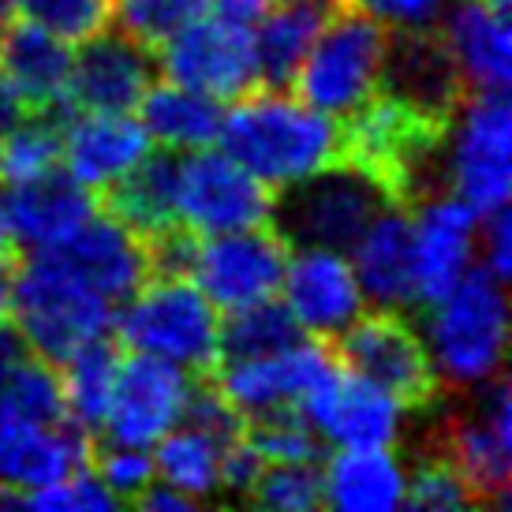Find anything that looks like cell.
<instances>
[{"instance_id":"26","label":"cell","mask_w":512,"mask_h":512,"mask_svg":"<svg viewBox=\"0 0 512 512\" xmlns=\"http://www.w3.org/2000/svg\"><path fill=\"white\" fill-rule=\"evenodd\" d=\"M0 75L12 83L27 109L64 113L72 83V45L34 23H19L0 38Z\"/></svg>"},{"instance_id":"32","label":"cell","mask_w":512,"mask_h":512,"mask_svg":"<svg viewBox=\"0 0 512 512\" xmlns=\"http://www.w3.org/2000/svg\"><path fill=\"white\" fill-rule=\"evenodd\" d=\"M116 363L120 356L113 344L90 341L79 352L60 363V385H64V412L68 423L83 434H101L105 412H109V397H113L116 382Z\"/></svg>"},{"instance_id":"35","label":"cell","mask_w":512,"mask_h":512,"mask_svg":"<svg viewBox=\"0 0 512 512\" xmlns=\"http://www.w3.org/2000/svg\"><path fill=\"white\" fill-rule=\"evenodd\" d=\"M60 165V128L53 116H23L4 139H0V180L23 184L45 176Z\"/></svg>"},{"instance_id":"42","label":"cell","mask_w":512,"mask_h":512,"mask_svg":"<svg viewBox=\"0 0 512 512\" xmlns=\"http://www.w3.org/2000/svg\"><path fill=\"white\" fill-rule=\"evenodd\" d=\"M94 471L116 501H139L146 486H154L157 479L150 449H128V445H109Z\"/></svg>"},{"instance_id":"31","label":"cell","mask_w":512,"mask_h":512,"mask_svg":"<svg viewBox=\"0 0 512 512\" xmlns=\"http://www.w3.org/2000/svg\"><path fill=\"white\" fill-rule=\"evenodd\" d=\"M225 445V438H217V434L195 427V423H184V427L176 423L150 453L157 483L180 490L195 505L214 498V494H221V453H225Z\"/></svg>"},{"instance_id":"39","label":"cell","mask_w":512,"mask_h":512,"mask_svg":"<svg viewBox=\"0 0 512 512\" xmlns=\"http://www.w3.org/2000/svg\"><path fill=\"white\" fill-rule=\"evenodd\" d=\"M243 438L255 445L262 464H318V434L299 412L251 419Z\"/></svg>"},{"instance_id":"13","label":"cell","mask_w":512,"mask_h":512,"mask_svg":"<svg viewBox=\"0 0 512 512\" xmlns=\"http://www.w3.org/2000/svg\"><path fill=\"white\" fill-rule=\"evenodd\" d=\"M191 393H195V382L184 367L131 352L128 359L116 363L113 397H109L101 434L109 438V445L154 449L184 419Z\"/></svg>"},{"instance_id":"22","label":"cell","mask_w":512,"mask_h":512,"mask_svg":"<svg viewBox=\"0 0 512 512\" xmlns=\"http://www.w3.org/2000/svg\"><path fill=\"white\" fill-rule=\"evenodd\" d=\"M86 464V434L72 423H42L0 404V486L30 494Z\"/></svg>"},{"instance_id":"18","label":"cell","mask_w":512,"mask_h":512,"mask_svg":"<svg viewBox=\"0 0 512 512\" xmlns=\"http://www.w3.org/2000/svg\"><path fill=\"white\" fill-rule=\"evenodd\" d=\"M415 285L419 303H434L475 266L479 214L453 191H434L415 202Z\"/></svg>"},{"instance_id":"17","label":"cell","mask_w":512,"mask_h":512,"mask_svg":"<svg viewBox=\"0 0 512 512\" xmlns=\"http://www.w3.org/2000/svg\"><path fill=\"white\" fill-rule=\"evenodd\" d=\"M72 53L68 109L86 113H131L154 83V53L131 34H105L79 42Z\"/></svg>"},{"instance_id":"2","label":"cell","mask_w":512,"mask_h":512,"mask_svg":"<svg viewBox=\"0 0 512 512\" xmlns=\"http://www.w3.org/2000/svg\"><path fill=\"white\" fill-rule=\"evenodd\" d=\"M12 318L19 326V341L34 356L60 367L83 344L101 341L109 333L116 307L86 285L53 247L30 251L27 262L12 273Z\"/></svg>"},{"instance_id":"6","label":"cell","mask_w":512,"mask_h":512,"mask_svg":"<svg viewBox=\"0 0 512 512\" xmlns=\"http://www.w3.org/2000/svg\"><path fill=\"white\" fill-rule=\"evenodd\" d=\"M385 45L389 34L378 19L352 4H337V15H326L311 53L303 57L292 79L296 94L333 120L352 116L378 94Z\"/></svg>"},{"instance_id":"25","label":"cell","mask_w":512,"mask_h":512,"mask_svg":"<svg viewBox=\"0 0 512 512\" xmlns=\"http://www.w3.org/2000/svg\"><path fill=\"white\" fill-rule=\"evenodd\" d=\"M8 206V232L12 243L27 251H49L68 243L94 214V191L72 180L68 172H45L23 184H12L4 195Z\"/></svg>"},{"instance_id":"1","label":"cell","mask_w":512,"mask_h":512,"mask_svg":"<svg viewBox=\"0 0 512 512\" xmlns=\"http://www.w3.org/2000/svg\"><path fill=\"white\" fill-rule=\"evenodd\" d=\"M217 143L255 180L281 191L341 161V120L285 94V86H255L221 116Z\"/></svg>"},{"instance_id":"41","label":"cell","mask_w":512,"mask_h":512,"mask_svg":"<svg viewBox=\"0 0 512 512\" xmlns=\"http://www.w3.org/2000/svg\"><path fill=\"white\" fill-rule=\"evenodd\" d=\"M116 505L120 501L109 494V486L101 483L98 471L90 468V464L23 494V509H38V512H105V509H116Z\"/></svg>"},{"instance_id":"34","label":"cell","mask_w":512,"mask_h":512,"mask_svg":"<svg viewBox=\"0 0 512 512\" xmlns=\"http://www.w3.org/2000/svg\"><path fill=\"white\" fill-rule=\"evenodd\" d=\"M299 341L296 318L288 314L285 303L277 299H262L251 307L232 311L225 326H221V359H251L281 352L288 344Z\"/></svg>"},{"instance_id":"30","label":"cell","mask_w":512,"mask_h":512,"mask_svg":"<svg viewBox=\"0 0 512 512\" xmlns=\"http://www.w3.org/2000/svg\"><path fill=\"white\" fill-rule=\"evenodd\" d=\"M105 214L124 221L143 240L180 225L176 221V157L172 150L146 154L124 180L105 187Z\"/></svg>"},{"instance_id":"43","label":"cell","mask_w":512,"mask_h":512,"mask_svg":"<svg viewBox=\"0 0 512 512\" xmlns=\"http://www.w3.org/2000/svg\"><path fill=\"white\" fill-rule=\"evenodd\" d=\"M341 4H352L359 12H367L370 19H378L382 27L423 30L438 23L449 0H341Z\"/></svg>"},{"instance_id":"21","label":"cell","mask_w":512,"mask_h":512,"mask_svg":"<svg viewBox=\"0 0 512 512\" xmlns=\"http://www.w3.org/2000/svg\"><path fill=\"white\" fill-rule=\"evenodd\" d=\"M348 251H352L348 262L356 270L367 303H374L378 311H408L419 303L412 214L400 202H389L382 214L359 232Z\"/></svg>"},{"instance_id":"11","label":"cell","mask_w":512,"mask_h":512,"mask_svg":"<svg viewBox=\"0 0 512 512\" xmlns=\"http://www.w3.org/2000/svg\"><path fill=\"white\" fill-rule=\"evenodd\" d=\"M217 363H221V370H217L214 389L247 423L266 419V415L299 412V404L341 367L318 337L288 344L270 356L217 359Z\"/></svg>"},{"instance_id":"48","label":"cell","mask_w":512,"mask_h":512,"mask_svg":"<svg viewBox=\"0 0 512 512\" xmlns=\"http://www.w3.org/2000/svg\"><path fill=\"white\" fill-rule=\"evenodd\" d=\"M12 314V258H0V322Z\"/></svg>"},{"instance_id":"40","label":"cell","mask_w":512,"mask_h":512,"mask_svg":"<svg viewBox=\"0 0 512 512\" xmlns=\"http://www.w3.org/2000/svg\"><path fill=\"white\" fill-rule=\"evenodd\" d=\"M27 23L57 34L60 42H86L109 23V0H15Z\"/></svg>"},{"instance_id":"14","label":"cell","mask_w":512,"mask_h":512,"mask_svg":"<svg viewBox=\"0 0 512 512\" xmlns=\"http://www.w3.org/2000/svg\"><path fill=\"white\" fill-rule=\"evenodd\" d=\"M288 266V243L277 236V228H240L221 232L195 247L191 281L202 288V296L217 311H240L251 303H262L281 292Z\"/></svg>"},{"instance_id":"4","label":"cell","mask_w":512,"mask_h":512,"mask_svg":"<svg viewBox=\"0 0 512 512\" xmlns=\"http://www.w3.org/2000/svg\"><path fill=\"white\" fill-rule=\"evenodd\" d=\"M128 352L165 359L187 374H206L221 359V318L191 277H146L113 318Z\"/></svg>"},{"instance_id":"37","label":"cell","mask_w":512,"mask_h":512,"mask_svg":"<svg viewBox=\"0 0 512 512\" xmlns=\"http://www.w3.org/2000/svg\"><path fill=\"white\" fill-rule=\"evenodd\" d=\"M404 505L423 509V512H460V509H475L479 501H475L468 483L460 479V471H456L445 456L430 453V449H419V453H415V468L408 471Z\"/></svg>"},{"instance_id":"45","label":"cell","mask_w":512,"mask_h":512,"mask_svg":"<svg viewBox=\"0 0 512 512\" xmlns=\"http://www.w3.org/2000/svg\"><path fill=\"white\" fill-rule=\"evenodd\" d=\"M139 505L150 509V512H191L195 509V501L184 498V494H180V490H172V486L157 483V479H154V486H146L143 490Z\"/></svg>"},{"instance_id":"12","label":"cell","mask_w":512,"mask_h":512,"mask_svg":"<svg viewBox=\"0 0 512 512\" xmlns=\"http://www.w3.org/2000/svg\"><path fill=\"white\" fill-rule=\"evenodd\" d=\"M341 359L352 374L389 389L408 408L423 412L438 400V374L427 356L423 333H415L400 311L359 314L341 333Z\"/></svg>"},{"instance_id":"49","label":"cell","mask_w":512,"mask_h":512,"mask_svg":"<svg viewBox=\"0 0 512 512\" xmlns=\"http://www.w3.org/2000/svg\"><path fill=\"white\" fill-rule=\"evenodd\" d=\"M0 258H12V232H8V206H4V191H0Z\"/></svg>"},{"instance_id":"44","label":"cell","mask_w":512,"mask_h":512,"mask_svg":"<svg viewBox=\"0 0 512 512\" xmlns=\"http://www.w3.org/2000/svg\"><path fill=\"white\" fill-rule=\"evenodd\" d=\"M479 236H483V270L494 273L498 281H509L512 273V225L509 206L494 214L479 217Z\"/></svg>"},{"instance_id":"38","label":"cell","mask_w":512,"mask_h":512,"mask_svg":"<svg viewBox=\"0 0 512 512\" xmlns=\"http://www.w3.org/2000/svg\"><path fill=\"white\" fill-rule=\"evenodd\" d=\"M251 501L273 512H311L322 505L318 464H262Z\"/></svg>"},{"instance_id":"10","label":"cell","mask_w":512,"mask_h":512,"mask_svg":"<svg viewBox=\"0 0 512 512\" xmlns=\"http://www.w3.org/2000/svg\"><path fill=\"white\" fill-rule=\"evenodd\" d=\"M161 72L217 101H236L258 86L255 34L236 15L206 12L161 42Z\"/></svg>"},{"instance_id":"36","label":"cell","mask_w":512,"mask_h":512,"mask_svg":"<svg viewBox=\"0 0 512 512\" xmlns=\"http://www.w3.org/2000/svg\"><path fill=\"white\" fill-rule=\"evenodd\" d=\"M217 0H109V19L143 45H161L191 19L214 12Z\"/></svg>"},{"instance_id":"52","label":"cell","mask_w":512,"mask_h":512,"mask_svg":"<svg viewBox=\"0 0 512 512\" xmlns=\"http://www.w3.org/2000/svg\"><path fill=\"white\" fill-rule=\"evenodd\" d=\"M322 4H341V0H322Z\"/></svg>"},{"instance_id":"50","label":"cell","mask_w":512,"mask_h":512,"mask_svg":"<svg viewBox=\"0 0 512 512\" xmlns=\"http://www.w3.org/2000/svg\"><path fill=\"white\" fill-rule=\"evenodd\" d=\"M19 333H12V329L4 326V322H0V356H8V352H12V348H19Z\"/></svg>"},{"instance_id":"28","label":"cell","mask_w":512,"mask_h":512,"mask_svg":"<svg viewBox=\"0 0 512 512\" xmlns=\"http://www.w3.org/2000/svg\"><path fill=\"white\" fill-rule=\"evenodd\" d=\"M135 109H139V124L146 128L150 143L165 146L172 154L214 146L221 135V116H225L217 98L172 83V79L161 86L150 83Z\"/></svg>"},{"instance_id":"29","label":"cell","mask_w":512,"mask_h":512,"mask_svg":"<svg viewBox=\"0 0 512 512\" xmlns=\"http://www.w3.org/2000/svg\"><path fill=\"white\" fill-rule=\"evenodd\" d=\"M329 8L322 0H285L277 8H266L258 15L255 34V60H258V83L288 86L296 79L303 57L311 53L318 30L326 23Z\"/></svg>"},{"instance_id":"46","label":"cell","mask_w":512,"mask_h":512,"mask_svg":"<svg viewBox=\"0 0 512 512\" xmlns=\"http://www.w3.org/2000/svg\"><path fill=\"white\" fill-rule=\"evenodd\" d=\"M23 113H27L23 98H19V94L12 90V83L0 75V139H4V135L23 120Z\"/></svg>"},{"instance_id":"7","label":"cell","mask_w":512,"mask_h":512,"mask_svg":"<svg viewBox=\"0 0 512 512\" xmlns=\"http://www.w3.org/2000/svg\"><path fill=\"white\" fill-rule=\"evenodd\" d=\"M389 202H393L389 191L370 172L341 157L326 169L281 187V199L273 202L270 221L277 225V236L285 243L348 251L359 232L382 214Z\"/></svg>"},{"instance_id":"23","label":"cell","mask_w":512,"mask_h":512,"mask_svg":"<svg viewBox=\"0 0 512 512\" xmlns=\"http://www.w3.org/2000/svg\"><path fill=\"white\" fill-rule=\"evenodd\" d=\"M150 154V135L131 113H86L60 128V161L72 180L105 191Z\"/></svg>"},{"instance_id":"15","label":"cell","mask_w":512,"mask_h":512,"mask_svg":"<svg viewBox=\"0 0 512 512\" xmlns=\"http://www.w3.org/2000/svg\"><path fill=\"white\" fill-rule=\"evenodd\" d=\"M408 412L412 408L389 389L359 374H344V367L299 404V415L314 434L337 449H389L404 434Z\"/></svg>"},{"instance_id":"51","label":"cell","mask_w":512,"mask_h":512,"mask_svg":"<svg viewBox=\"0 0 512 512\" xmlns=\"http://www.w3.org/2000/svg\"><path fill=\"white\" fill-rule=\"evenodd\" d=\"M12 12H15V0H0V38H4V30L12 23Z\"/></svg>"},{"instance_id":"20","label":"cell","mask_w":512,"mask_h":512,"mask_svg":"<svg viewBox=\"0 0 512 512\" xmlns=\"http://www.w3.org/2000/svg\"><path fill=\"white\" fill-rule=\"evenodd\" d=\"M441 42L453 57L468 94L509 90L512 23L509 0H453L441 12Z\"/></svg>"},{"instance_id":"16","label":"cell","mask_w":512,"mask_h":512,"mask_svg":"<svg viewBox=\"0 0 512 512\" xmlns=\"http://www.w3.org/2000/svg\"><path fill=\"white\" fill-rule=\"evenodd\" d=\"M281 292L299 333H311L318 341L341 337L367 311L352 262L333 247H299V255H288Z\"/></svg>"},{"instance_id":"47","label":"cell","mask_w":512,"mask_h":512,"mask_svg":"<svg viewBox=\"0 0 512 512\" xmlns=\"http://www.w3.org/2000/svg\"><path fill=\"white\" fill-rule=\"evenodd\" d=\"M270 4L273 0H217V12L236 15V19H243V23H255Z\"/></svg>"},{"instance_id":"5","label":"cell","mask_w":512,"mask_h":512,"mask_svg":"<svg viewBox=\"0 0 512 512\" xmlns=\"http://www.w3.org/2000/svg\"><path fill=\"white\" fill-rule=\"evenodd\" d=\"M464 397L449 400L430 419L427 445L430 453H441L460 479L468 483L479 505H509V475H512V404L509 382L490 378L483 385L460 389Z\"/></svg>"},{"instance_id":"8","label":"cell","mask_w":512,"mask_h":512,"mask_svg":"<svg viewBox=\"0 0 512 512\" xmlns=\"http://www.w3.org/2000/svg\"><path fill=\"white\" fill-rule=\"evenodd\" d=\"M441 180L479 217L509 206L512 113L509 90L464 94L441 143Z\"/></svg>"},{"instance_id":"19","label":"cell","mask_w":512,"mask_h":512,"mask_svg":"<svg viewBox=\"0 0 512 512\" xmlns=\"http://www.w3.org/2000/svg\"><path fill=\"white\" fill-rule=\"evenodd\" d=\"M378 90L438 124H449V116L468 94L441 34L430 27L397 30V38H389Z\"/></svg>"},{"instance_id":"9","label":"cell","mask_w":512,"mask_h":512,"mask_svg":"<svg viewBox=\"0 0 512 512\" xmlns=\"http://www.w3.org/2000/svg\"><path fill=\"white\" fill-rule=\"evenodd\" d=\"M273 191L225 150L202 146L176 157V221L202 236L240 232L270 221Z\"/></svg>"},{"instance_id":"27","label":"cell","mask_w":512,"mask_h":512,"mask_svg":"<svg viewBox=\"0 0 512 512\" xmlns=\"http://www.w3.org/2000/svg\"><path fill=\"white\" fill-rule=\"evenodd\" d=\"M408 494V468L389 449H341L322 471V505L341 512H393Z\"/></svg>"},{"instance_id":"33","label":"cell","mask_w":512,"mask_h":512,"mask_svg":"<svg viewBox=\"0 0 512 512\" xmlns=\"http://www.w3.org/2000/svg\"><path fill=\"white\" fill-rule=\"evenodd\" d=\"M0 404L42 423H68L57 363L23 352V344L0 356Z\"/></svg>"},{"instance_id":"3","label":"cell","mask_w":512,"mask_h":512,"mask_svg":"<svg viewBox=\"0 0 512 512\" xmlns=\"http://www.w3.org/2000/svg\"><path fill=\"white\" fill-rule=\"evenodd\" d=\"M427 326L423 344L434 363L438 382L456 389L483 385L501 374L505 348H509V303H505V281L483 266H471L460 285L445 296L427 303Z\"/></svg>"},{"instance_id":"24","label":"cell","mask_w":512,"mask_h":512,"mask_svg":"<svg viewBox=\"0 0 512 512\" xmlns=\"http://www.w3.org/2000/svg\"><path fill=\"white\" fill-rule=\"evenodd\" d=\"M53 251V247H49ZM68 258L86 285L101 292L113 307H120L128 296H135L150 277V251L139 232H131L124 221L113 214H94L86 217V225L75 232L68 243L57 247Z\"/></svg>"}]
</instances>
